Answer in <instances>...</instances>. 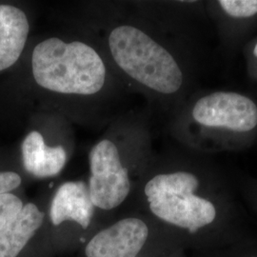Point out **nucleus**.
Segmentation results:
<instances>
[{"label":"nucleus","instance_id":"obj_1","mask_svg":"<svg viewBox=\"0 0 257 257\" xmlns=\"http://www.w3.org/2000/svg\"><path fill=\"white\" fill-rule=\"evenodd\" d=\"M143 193L152 215L177 230L180 243L197 253L249 236L229 181L203 158L152 175Z\"/></svg>","mask_w":257,"mask_h":257},{"label":"nucleus","instance_id":"obj_2","mask_svg":"<svg viewBox=\"0 0 257 257\" xmlns=\"http://www.w3.org/2000/svg\"><path fill=\"white\" fill-rule=\"evenodd\" d=\"M188 143L211 154L248 147L257 136V103L233 91L205 92L185 114Z\"/></svg>","mask_w":257,"mask_h":257},{"label":"nucleus","instance_id":"obj_3","mask_svg":"<svg viewBox=\"0 0 257 257\" xmlns=\"http://www.w3.org/2000/svg\"><path fill=\"white\" fill-rule=\"evenodd\" d=\"M32 70L38 86L62 94H96L106 80V67L93 48L57 37L47 38L35 47Z\"/></svg>","mask_w":257,"mask_h":257},{"label":"nucleus","instance_id":"obj_4","mask_svg":"<svg viewBox=\"0 0 257 257\" xmlns=\"http://www.w3.org/2000/svg\"><path fill=\"white\" fill-rule=\"evenodd\" d=\"M109 47L120 69L149 91L171 96L183 90L186 79L181 64L142 29L131 25L114 28L109 36Z\"/></svg>","mask_w":257,"mask_h":257},{"label":"nucleus","instance_id":"obj_5","mask_svg":"<svg viewBox=\"0 0 257 257\" xmlns=\"http://www.w3.org/2000/svg\"><path fill=\"white\" fill-rule=\"evenodd\" d=\"M89 192L94 207L112 210L126 200L131 192L128 169L124 167L117 147L107 139L92 148L90 156Z\"/></svg>","mask_w":257,"mask_h":257},{"label":"nucleus","instance_id":"obj_6","mask_svg":"<svg viewBox=\"0 0 257 257\" xmlns=\"http://www.w3.org/2000/svg\"><path fill=\"white\" fill-rule=\"evenodd\" d=\"M150 237L151 228L146 221L124 218L94 235L85 252L87 257H138Z\"/></svg>","mask_w":257,"mask_h":257},{"label":"nucleus","instance_id":"obj_7","mask_svg":"<svg viewBox=\"0 0 257 257\" xmlns=\"http://www.w3.org/2000/svg\"><path fill=\"white\" fill-rule=\"evenodd\" d=\"M94 212L89 187L83 181L62 184L56 191L50 207V217L55 226L74 221L88 229Z\"/></svg>","mask_w":257,"mask_h":257},{"label":"nucleus","instance_id":"obj_8","mask_svg":"<svg viewBox=\"0 0 257 257\" xmlns=\"http://www.w3.org/2000/svg\"><path fill=\"white\" fill-rule=\"evenodd\" d=\"M29 21L22 10L0 4V72L19 60L29 35Z\"/></svg>","mask_w":257,"mask_h":257},{"label":"nucleus","instance_id":"obj_9","mask_svg":"<svg viewBox=\"0 0 257 257\" xmlns=\"http://www.w3.org/2000/svg\"><path fill=\"white\" fill-rule=\"evenodd\" d=\"M21 152L25 170L39 178L58 175L67 160L64 147L47 146L42 135L37 131L31 132L24 139Z\"/></svg>","mask_w":257,"mask_h":257},{"label":"nucleus","instance_id":"obj_10","mask_svg":"<svg viewBox=\"0 0 257 257\" xmlns=\"http://www.w3.org/2000/svg\"><path fill=\"white\" fill-rule=\"evenodd\" d=\"M44 213L34 203L23 206L19 215L0 231V257H17L44 220Z\"/></svg>","mask_w":257,"mask_h":257},{"label":"nucleus","instance_id":"obj_11","mask_svg":"<svg viewBox=\"0 0 257 257\" xmlns=\"http://www.w3.org/2000/svg\"><path fill=\"white\" fill-rule=\"evenodd\" d=\"M210 7L226 37L233 38L236 31L257 21V0H218L210 3Z\"/></svg>","mask_w":257,"mask_h":257},{"label":"nucleus","instance_id":"obj_12","mask_svg":"<svg viewBox=\"0 0 257 257\" xmlns=\"http://www.w3.org/2000/svg\"><path fill=\"white\" fill-rule=\"evenodd\" d=\"M198 257H257V241L248 236L226 248L197 253Z\"/></svg>","mask_w":257,"mask_h":257},{"label":"nucleus","instance_id":"obj_13","mask_svg":"<svg viewBox=\"0 0 257 257\" xmlns=\"http://www.w3.org/2000/svg\"><path fill=\"white\" fill-rule=\"evenodd\" d=\"M23 206L17 195L11 193L0 194V231L19 215Z\"/></svg>","mask_w":257,"mask_h":257},{"label":"nucleus","instance_id":"obj_14","mask_svg":"<svg viewBox=\"0 0 257 257\" xmlns=\"http://www.w3.org/2000/svg\"><path fill=\"white\" fill-rule=\"evenodd\" d=\"M21 177L14 172H0V194L8 193L19 188Z\"/></svg>","mask_w":257,"mask_h":257},{"label":"nucleus","instance_id":"obj_15","mask_svg":"<svg viewBox=\"0 0 257 257\" xmlns=\"http://www.w3.org/2000/svg\"><path fill=\"white\" fill-rule=\"evenodd\" d=\"M243 194L250 207L257 212V180L248 178L242 186Z\"/></svg>","mask_w":257,"mask_h":257},{"label":"nucleus","instance_id":"obj_16","mask_svg":"<svg viewBox=\"0 0 257 257\" xmlns=\"http://www.w3.org/2000/svg\"><path fill=\"white\" fill-rule=\"evenodd\" d=\"M246 58L248 61V73L257 78V39L246 49Z\"/></svg>","mask_w":257,"mask_h":257}]
</instances>
